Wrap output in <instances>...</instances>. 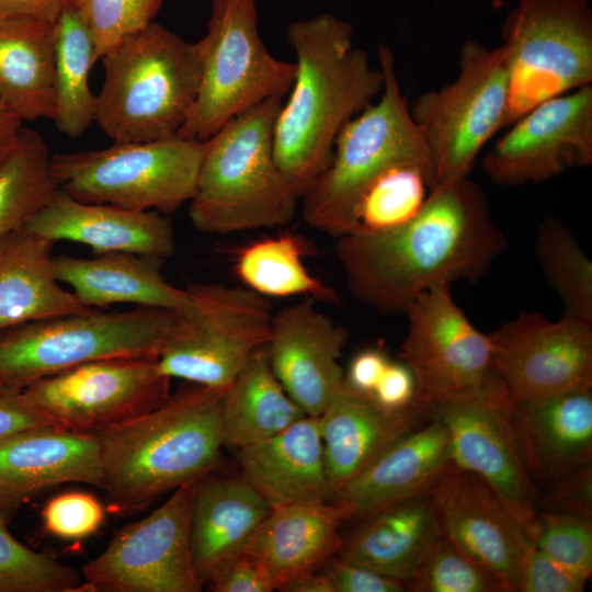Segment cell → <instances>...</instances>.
I'll return each mask as SVG.
<instances>
[{
	"mask_svg": "<svg viewBox=\"0 0 592 592\" xmlns=\"http://www.w3.org/2000/svg\"><path fill=\"white\" fill-rule=\"evenodd\" d=\"M506 247L485 193L465 178L435 186L395 229L338 238L335 252L357 300L399 314L434 285L481 277Z\"/></svg>",
	"mask_w": 592,
	"mask_h": 592,
	"instance_id": "obj_1",
	"label": "cell"
},
{
	"mask_svg": "<svg viewBox=\"0 0 592 592\" xmlns=\"http://www.w3.org/2000/svg\"><path fill=\"white\" fill-rule=\"evenodd\" d=\"M296 61L273 130L274 158L298 196L327 168L343 126L382 92L384 75L353 44V26L331 13L287 29Z\"/></svg>",
	"mask_w": 592,
	"mask_h": 592,
	"instance_id": "obj_2",
	"label": "cell"
},
{
	"mask_svg": "<svg viewBox=\"0 0 592 592\" xmlns=\"http://www.w3.org/2000/svg\"><path fill=\"white\" fill-rule=\"evenodd\" d=\"M225 390L196 385L156 408L95 433L100 488L124 513L213 473L224 447Z\"/></svg>",
	"mask_w": 592,
	"mask_h": 592,
	"instance_id": "obj_3",
	"label": "cell"
},
{
	"mask_svg": "<svg viewBox=\"0 0 592 592\" xmlns=\"http://www.w3.org/2000/svg\"><path fill=\"white\" fill-rule=\"evenodd\" d=\"M283 99H269L228 121L209 139L189 215L207 235L288 225L300 198L280 170L273 130Z\"/></svg>",
	"mask_w": 592,
	"mask_h": 592,
	"instance_id": "obj_4",
	"label": "cell"
},
{
	"mask_svg": "<svg viewBox=\"0 0 592 592\" xmlns=\"http://www.w3.org/2000/svg\"><path fill=\"white\" fill-rule=\"evenodd\" d=\"M104 81L95 122L114 143L177 135L200 90L202 54L155 21L128 34L101 58Z\"/></svg>",
	"mask_w": 592,
	"mask_h": 592,
	"instance_id": "obj_5",
	"label": "cell"
},
{
	"mask_svg": "<svg viewBox=\"0 0 592 592\" xmlns=\"http://www.w3.org/2000/svg\"><path fill=\"white\" fill-rule=\"evenodd\" d=\"M377 56L384 75L380 98L343 126L327 168L301 197L307 225L335 238L351 232L361 194L382 172L402 162L422 163L433 171L401 92L392 53L380 45Z\"/></svg>",
	"mask_w": 592,
	"mask_h": 592,
	"instance_id": "obj_6",
	"label": "cell"
},
{
	"mask_svg": "<svg viewBox=\"0 0 592 592\" xmlns=\"http://www.w3.org/2000/svg\"><path fill=\"white\" fill-rule=\"evenodd\" d=\"M173 311L96 308L35 320L0 332V386L20 391L41 378L98 360L153 357Z\"/></svg>",
	"mask_w": 592,
	"mask_h": 592,
	"instance_id": "obj_7",
	"label": "cell"
},
{
	"mask_svg": "<svg viewBox=\"0 0 592 592\" xmlns=\"http://www.w3.org/2000/svg\"><path fill=\"white\" fill-rule=\"evenodd\" d=\"M198 44L200 90L178 136L206 141L237 115L289 92L295 64L267 50L258 30L257 0H212L207 33Z\"/></svg>",
	"mask_w": 592,
	"mask_h": 592,
	"instance_id": "obj_8",
	"label": "cell"
},
{
	"mask_svg": "<svg viewBox=\"0 0 592 592\" xmlns=\"http://www.w3.org/2000/svg\"><path fill=\"white\" fill-rule=\"evenodd\" d=\"M159 351L160 371L226 390L250 356L265 346L273 311L269 298L241 285L193 283Z\"/></svg>",
	"mask_w": 592,
	"mask_h": 592,
	"instance_id": "obj_9",
	"label": "cell"
},
{
	"mask_svg": "<svg viewBox=\"0 0 592 592\" xmlns=\"http://www.w3.org/2000/svg\"><path fill=\"white\" fill-rule=\"evenodd\" d=\"M204 149L174 135L55 153L52 167L59 190L80 202L168 215L194 196Z\"/></svg>",
	"mask_w": 592,
	"mask_h": 592,
	"instance_id": "obj_10",
	"label": "cell"
},
{
	"mask_svg": "<svg viewBox=\"0 0 592 592\" xmlns=\"http://www.w3.org/2000/svg\"><path fill=\"white\" fill-rule=\"evenodd\" d=\"M502 36L509 77L503 128L546 100L592 84L589 0H519Z\"/></svg>",
	"mask_w": 592,
	"mask_h": 592,
	"instance_id": "obj_11",
	"label": "cell"
},
{
	"mask_svg": "<svg viewBox=\"0 0 592 592\" xmlns=\"http://www.w3.org/2000/svg\"><path fill=\"white\" fill-rule=\"evenodd\" d=\"M509 77L502 45L467 39L455 80L410 107L432 162L435 186L468 178L483 146L503 128Z\"/></svg>",
	"mask_w": 592,
	"mask_h": 592,
	"instance_id": "obj_12",
	"label": "cell"
},
{
	"mask_svg": "<svg viewBox=\"0 0 592 592\" xmlns=\"http://www.w3.org/2000/svg\"><path fill=\"white\" fill-rule=\"evenodd\" d=\"M408 329L400 358L411 371L417 399L426 406L480 395L500 382L489 334L453 298L449 284L421 293L405 310Z\"/></svg>",
	"mask_w": 592,
	"mask_h": 592,
	"instance_id": "obj_13",
	"label": "cell"
},
{
	"mask_svg": "<svg viewBox=\"0 0 592 592\" xmlns=\"http://www.w3.org/2000/svg\"><path fill=\"white\" fill-rule=\"evenodd\" d=\"M170 394L157 358L115 357L35 380L19 397L56 426L95 434L156 408Z\"/></svg>",
	"mask_w": 592,
	"mask_h": 592,
	"instance_id": "obj_14",
	"label": "cell"
},
{
	"mask_svg": "<svg viewBox=\"0 0 592 592\" xmlns=\"http://www.w3.org/2000/svg\"><path fill=\"white\" fill-rule=\"evenodd\" d=\"M195 482L177 488L149 515L118 530L83 566V587L93 592L201 591L191 544Z\"/></svg>",
	"mask_w": 592,
	"mask_h": 592,
	"instance_id": "obj_15",
	"label": "cell"
},
{
	"mask_svg": "<svg viewBox=\"0 0 592 592\" xmlns=\"http://www.w3.org/2000/svg\"><path fill=\"white\" fill-rule=\"evenodd\" d=\"M512 399L498 384L477 396L428 406L447 430L452 463L485 481L532 540L537 490L511 418Z\"/></svg>",
	"mask_w": 592,
	"mask_h": 592,
	"instance_id": "obj_16",
	"label": "cell"
},
{
	"mask_svg": "<svg viewBox=\"0 0 592 592\" xmlns=\"http://www.w3.org/2000/svg\"><path fill=\"white\" fill-rule=\"evenodd\" d=\"M489 335L494 374L512 401L592 389V325L521 311Z\"/></svg>",
	"mask_w": 592,
	"mask_h": 592,
	"instance_id": "obj_17",
	"label": "cell"
},
{
	"mask_svg": "<svg viewBox=\"0 0 592 592\" xmlns=\"http://www.w3.org/2000/svg\"><path fill=\"white\" fill-rule=\"evenodd\" d=\"M592 164V84L546 100L516 118L482 168L500 185L537 183Z\"/></svg>",
	"mask_w": 592,
	"mask_h": 592,
	"instance_id": "obj_18",
	"label": "cell"
},
{
	"mask_svg": "<svg viewBox=\"0 0 592 592\" xmlns=\"http://www.w3.org/2000/svg\"><path fill=\"white\" fill-rule=\"evenodd\" d=\"M430 493L440 533L494 574L508 592H517L523 561L534 545L492 489L451 463Z\"/></svg>",
	"mask_w": 592,
	"mask_h": 592,
	"instance_id": "obj_19",
	"label": "cell"
},
{
	"mask_svg": "<svg viewBox=\"0 0 592 592\" xmlns=\"http://www.w3.org/2000/svg\"><path fill=\"white\" fill-rule=\"evenodd\" d=\"M348 333L309 297L274 314L265 351L291 398L307 415L320 417L340 391L339 358Z\"/></svg>",
	"mask_w": 592,
	"mask_h": 592,
	"instance_id": "obj_20",
	"label": "cell"
},
{
	"mask_svg": "<svg viewBox=\"0 0 592 592\" xmlns=\"http://www.w3.org/2000/svg\"><path fill=\"white\" fill-rule=\"evenodd\" d=\"M69 482L100 488L95 434L45 424L0 441V523L8 525L34 497Z\"/></svg>",
	"mask_w": 592,
	"mask_h": 592,
	"instance_id": "obj_21",
	"label": "cell"
},
{
	"mask_svg": "<svg viewBox=\"0 0 592 592\" xmlns=\"http://www.w3.org/2000/svg\"><path fill=\"white\" fill-rule=\"evenodd\" d=\"M511 418L537 499L592 465V389L513 400Z\"/></svg>",
	"mask_w": 592,
	"mask_h": 592,
	"instance_id": "obj_22",
	"label": "cell"
},
{
	"mask_svg": "<svg viewBox=\"0 0 592 592\" xmlns=\"http://www.w3.org/2000/svg\"><path fill=\"white\" fill-rule=\"evenodd\" d=\"M23 229L53 242L88 246L95 254L125 252L163 261L175 250L174 229L164 214L83 203L61 190Z\"/></svg>",
	"mask_w": 592,
	"mask_h": 592,
	"instance_id": "obj_23",
	"label": "cell"
},
{
	"mask_svg": "<svg viewBox=\"0 0 592 592\" xmlns=\"http://www.w3.org/2000/svg\"><path fill=\"white\" fill-rule=\"evenodd\" d=\"M430 419L428 407L418 399L409 408L389 410L343 382L319 417L333 497L394 442Z\"/></svg>",
	"mask_w": 592,
	"mask_h": 592,
	"instance_id": "obj_24",
	"label": "cell"
},
{
	"mask_svg": "<svg viewBox=\"0 0 592 592\" xmlns=\"http://www.w3.org/2000/svg\"><path fill=\"white\" fill-rule=\"evenodd\" d=\"M355 510L342 500L292 503L272 508L243 551L259 559L276 590L287 581L318 572L342 547L340 527Z\"/></svg>",
	"mask_w": 592,
	"mask_h": 592,
	"instance_id": "obj_25",
	"label": "cell"
},
{
	"mask_svg": "<svg viewBox=\"0 0 592 592\" xmlns=\"http://www.w3.org/2000/svg\"><path fill=\"white\" fill-rule=\"evenodd\" d=\"M451 463L447 430L440 420L431 417L387 447L333 500L352 504L353 520H358L429 492Z\"/></svg>",
	"mask_w": 592,
	"mask_h": 592,
	"instance_id": "obj_26",
	"label": "cell"
},
{
	"mask_svg": "<svg viewBox=\"0 0 592 592\" xmlns=\"http://www.w3.org/2000/svg\"><path fill=\"white\" fill-rule=\"evenodd\" d=\"M241 477L272 506L333 500L319 417L305 415L284 431L238 449Z\"/></svg>",
	"mask_w": 592,
	"mask_h": 592,
	"instance_id": "obj_27",
	"label": "cell"
},
{
	"mask_svg": "<svg viewBox=\"0 0 592 592\" xmlns=\"http://www.w3.org/2000/svg\"><path fill=\"white\" fill-rule=\"evenodd\" d=\"M271 510L241 475L215 477L210 473L195 482L191 544L203 585L223 562L244 548Z\"/></svg>",
	"mask_w": 592,
	"mask_h": 592,
	"instance_id": "obj_28",
	"label": "cell"
},
{
	"mask_svg": "<svg viewBox=\"0 0 592 592\" xmlns=\"http://www.w3.org/2000/svg\"><path fill=\"white\" fill-rule=\"evenodd\" d=\"M159 259L125 252L93 258L53 257L54 274L89 308L127 303L175 311L186 299L184 288L170 284Z\"/></svg>",
	"mask_w": 592,
	"mask_h": 592,
	"instance_id": "obj_29",
	"label": "cell"
},
{
	"mask_svg": "<svg viewBox=\"0 0 592 592\" xmlns=\"http://www.w3.org/2000/svg\"><path fill=\"white\" fill-rule=\"evenodd\" d=\"M54 243L23 228L0 239V332L89 309L57 281Z\"/></svg>",
	"mask_w": 592,
	"mask_h": 592,
	"instance_id": "obj_30",
	"label": "cell"
},
{
	"mask_svg": "<svg viewBox=\"0 0 592 592\" xmlns=\"http://www.w3.org/2000/svg\"><path fill=\"white\" fill-rule=\"evenodd\" d=\"M356 521L338 556L406 582L441 534L430 491Z\"/></svg>",
	"mask_w": 592,
	"mask_h": 592,
	"instance_id": "obj_31",
	"label": "cell"
},
{
	"mask_svg": "<svg viewBox=\"0 0 592 592\" xmlns=\"http://www.w3.org/2000/svg\"><path fill=\"white\" fill-rule=\"evenodd\" d=\"M55 24L0 18V95L22 121L53 119Z\"/></svg>",
	"mask_w": 592,
	"mask_h": 592,
	"instance_id": "obj_32",
	"label": "cell"
},
{
	"mask_svg": "<svg viewBox=\"0 0 592 592\" xmlns=\"http://www.w3.org/2000/svg\"><path fill=\"white\" fill-rule=\"evenodd\" d=\"M307 415L275 376L265 351H255L224 392V447L241 449L266 440Z\"/></svg>",
	"mask_w": 592,
	"mask_h": 592,
	"instance_id": "obj_33",
	"label": "cell"
},
{
	"mask_svg": "<svg viewBox=\"0 0 592 592\" xmlns=\"http://www.w3.org/2000/svg\"><path fill=\"white\" fill-rule=\"evenodd\" d=\"M95 61L89 29L78 10L67 2L55 23L53 117L57 130L67 137H80L95 121L96 95L88 80Z\"/></svg>",
	"mask_w": 592,
	"mask_h": 592,
	"instance_id": "obj_34",
	"label": "cell"
},
{
	"mask_svg": "<svg viewBox=\"0 0 592 592\" xmlns=\"http://www.w3.org/2000/svg\"><path fill=\"white\" fill-rule=\"evenodd\" d=\"M311 251L310 243L296 234L260 239L237 253L235 271L244 286L267 298L303 295L335 304L337 292L304 264Z\"/></svg>",
	"mask_w": 592,
	"mask_h": 592,
	"instance_id": "obj_35",
	"label": "cell"
},
{
	"mask_svg": "<svg viewBox=\"0 0 592 592\" xmlns=\"http://www.w3.org/2000/svg\"><path fill=\"white\" fill-rule=\"evenodd\" d=\"M42 135L22 127L0 157V239L22 229L59 190Z\"/></svg>",
	"mask_w": 592,
	"mask_h": 592,
	"instance_id": "obj_36",
	"label": "cell"
},
{
	"mask_svg": "<svg viewBox=\"0 0 592 592\" xmlns=\"http://www.w3.org/2000/svg\"><path fill=\"white\" fill-rule=\"evenodd\" d=\"M434 187L433 171L425 164L402 162L388 168L361 194L350 234L383 232L408 223Z\"/></svg>",
	"mask_w": 592,
	"mask_h": 592,
	"instance_id": "obj_37",
	"label": "cell"
},
{
	"mask_svg": "<svg viewBox=\"0 0 592 592\" xmlns=\"http://www.w3.org/2000/svg\"><path fill=\"white\" fill-rule=\"evenodd\" d=\"M535 250L546 281L561 299L562 315L592 325V261L570 229L546 217L538 226Z\"/></svg>",
	"mask_w": 592,
	"mask_h": 592,
	"instance_id": "obj_38",
	"label": "cell"
},
{
	"mask_svg": "<svg viewBox=\"0 0 592 592\" xmlns=\"http://www.w3.org/2000/svg\"><path fill=\"white\" fill-rule=\"evenodd\" d=\"M408 592H508L490 571L440 534L407 580Z\"/></svg>",
	"mask_w": 592,
	"mask_h": 592,
	"instance_id": "obj_39",
	"label": "cell"
},
{
	"mask_svg": "<svg viewBox=\"0 0 592 592\" xmlns=\"http://www.w3.org/2000/svg\"><path fill=\"white\" fill-rule=\"evenodd\" d=\"M82 587L75 568L24 546L0 523V592H75Z\"/></svg>",
	"mask_w": 592,
	"mask_h": 592,
	"instance_id": "obj_40",
	"label": "cell"
},
{
	"mask_svg": "<svg viewBox=\"0 0 592 592\" xmlns=\"http://www.w3.org/2000/svg\"><path fill=\"white\" fill-rule=\"evenodd\" d=\"M533 545L565 568L592 576V517L538 510Z\"/></svg>",
	"mask_w": 592,
	"mask_h": 592,
	"instance_id": "obj_41",
	"label": "cell"
},
{
	"mask_svg": "<svg viewBox=\"0 0 592 592\" xmlns=\"http://www.w3.org/2000/svg\"><path fill=\"white\" fill-rule=\"evenodd\" d=\"M89 29L94 57L105 53L130 33L153 21L162 0H68Z\"/></svg>",
	"mask_w": 592,
	"mask_h": 592,
	"instance_id": "obj_42",
	"label": "cell"
},
{
	"mask_svg": "<svg viewBox=\"0 0 592 592\" xmlns=\"http://www.w3.org/2000/svg\"><path fill=\"white\" fill-rule=\"evenodd\" d=\"M43 527L61 539H82L93 535L103 524V504L93 494L68 491L50 498L42 510Z\"/></svg>",
	"mask_w": 592,
	"mask_h": 592,
	"instance_id": "obj_43",
	"label": "cell"
},
{
	"mask_svg": "<svg viewBox=\"0 0 592 592\" xmlns=\"http://www.w3.org/2000/svg\"><path fill=\"white\" fill-rule=\"evenodd\" d=\"M588 581L533 546L523 561L517 592H582Z\"/></svg>",
	"mask_w": 592,
	"mask_h": 592,
	"instance_id": "obj_44",
	"label": "cell"
},
{
	"mask_svg": "<svg viewBox=\"0 0 592 592\" xmlns=\"http://www.w3.org/2000/svg\"><path fill=\"white\" fill-rule=\"evenodd\" d=\"M215 592H272L274 581L265 566L241 550L223 562L207 579Z\"/></svg>",
	"mask_w": 592,
	"mask_h": 592,
	"instance_id": "obj_45",
	"label": "cell"
},
{
	"mask_svg": "<svg viewBox=\"0 0 592 592\" xmlns=\"http://www.w3.org/2000/svg\"><path fill=\"white\" fill-rule=\"evenodd\" d=\"M334 592H405L407 582L372 570L340 556L332 557L320 570Z\"/></svg>",
	"mask_w": 592,
	"mask_h": 592,
	"instance_id": "obj_46",
	"label": "cell"
},
{
	"mask_svg": "<svg viewBox=\"0 0 592 592\" xmlns=\"http://www.w3.org/2000/svg\"><path fill=\"white\" fill-rule=\"evenodd\" d=\"M537 508L592 517V465L539 496Z\"/></svg>",
	"mask_w": 592,
	"mask_h": 592,
	"instance_id": "obj_47",
	"label": "cell"
},
{
	"mask_svg": "<svg viewBox=\"0 0 592 592\" xmlns=\"http://www.w3.org/2000/svg\"><path fill=\"white\" fill-rule=\"evenodd\" d=\"M369 397L389 410L411 407L417 401V385L409 367L390 360Z\"/></svg>",
	"mask_w": 592,
	"mask_h": 592,
	"instance_id": "obj_48",
	"label": "cell"
},
{
	"mask_svg": "<svg viewBox=\"0 0 592 592\" xmlns=\"http://www.w3.org/2000/svg\"><path fill=\"white\" fill-rule=\"evenodd\" d=\"M389 361L377 349L363 350L352 358L344 382L354 390L369 396Z\"/></svg>",
	"mask_w": 592,
	"mask_h": 592,
	"instance_id": "obj_49",
	"label": "cell"
},
{
	"mask_svg": "<svg viewBox=\"0 0 592 592\" xmlns=\"http://www.w3.org/2000/svg\"><path fill=\"white\" fill-rule=\"evenodd\" d=\"M45 424L52 423L26 405L19 392L0 396V441L19 431Z\"/></svg>",
	"mask_w": 592,
	"mask_h": 592,
	"instance_id": "obj_50",
	"label": "cell"
},
{
	"mask_svg": "<svg viewBox=\"0 0 592 592\" xmlns=\"http://www.w3.org/2000/svg\"><path fill=\"white\" fill-rule=\"evenodd\" d=\"M68 0H0V18H23L55 24Z\"/></svg>",
	"mask_w": 592,
	"mask_h": 592,
	"instance_id": "obj_51",
	"label": "cell"
},
{
	"mask_svg": "<svg viewBox=\"0 0 592 592\" xmlns=\"http://www.w3.org/2000/svg\"><path fill=\"white\" fill-rule=\"evenodd\" d=\"M22 119L5 103L0 95V157L14 144L20 130Z\"/></svg>",
	"mask_w": 592,
	"mask_h": 592,
	"instance_id": "obj_52",
	"label": "cell"
},
{
	"mask_svg": "<svg viewBox=\"0 0 592 592\" xmlns=\"http://www.w3.org/2000/svg\"><path fill=\"white\" fill-rule=\"evenodd\" d=\"M282 592H334L329 578L321 571L300 576L282 584Z\"/></svg>",
	"mask_w": 592,
	"mask_h": 592,
	"instance_id": "obj_53",
	"label": "cell"
},
{
	"mask_svg": "<svg viewBox=\"0 0 592 592\" xmlns=\"http://www.w3.org/2000/svg\"><path fill=\"white\" fill-rule=\"evenodd\" d=\"M18 392H19V391H15V390H12V389H10V388L0 386V396H4V395H13V394H18Z\"/></svg>",
	"mask_w": 592,
	"mask_h": 592,
	"instance_id": "obj_54",
	"label": "cell"
}]
</instances>
